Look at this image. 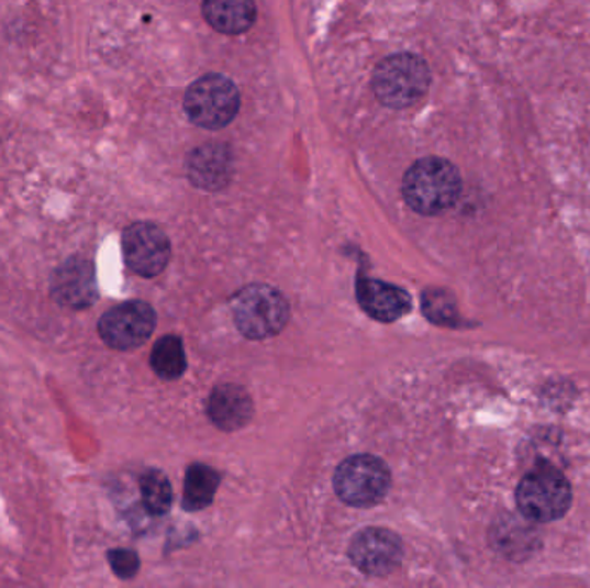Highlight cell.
I'll return each mask as SVG.
<instances>
[{
    "label": "cell",
    "mask_w": 590,
    "mask_h": 588,
    "mask_svg": "<svg viewBox=\"0 0 590 588\" xmlns=\"http://www.w3.org/2000/svg\"><path fill=\"white\" fill-rule=\"evenodd\" d=\"M461 187V175L450 160L423 157L405 171L402 196L413 211L437 217L456 204Z\"/></svg>",
    "instance_id": "cell-1"
},
{
    "label": "cell",
    "mask_w": 590,
    "mask_h": 588,
    "mask_svg": "<svg viewBox=\"0 0 590 588\" xmlns=\"http://www.w3.org/2000/svg\"><path fill=\"white\" fill-rule=\"evenodd\" d=\"M432 84L428 65L416 54L401 53L386 57L375 68V97L390 109H405L416 104L428 92Z\"/></svg>",
    "instance_id": "cell-2"
},
{
    "label": "cell",
    "mask_w": 590,
    "mask_h": 588,
    "mask_svg": "<svg viewBox=\"0 0 590 588\" xmlns=\"http://www.w3.org/2000/svg\"><path fill=\"white\" fill-rule=\"evenodd\" d=\"M183 109L201 129H225L241 109V92L230 78L211 73L190 85Z\"/></svg>",
    "instance_id": "cell-3"
},
{
    "label": "cell",
    "mask_w": 590,
    "mask_h": 588,
    "mask_svg": "<svg viewBox=\"0 0 590 588\" xmlns=\"http://www.w3.org/2000/svg\"><path fill=\"white\" fill-rule=\"evenodd\" d=\"M570 481L555 468L528 473L516 489V504L526 520L549 523L567 514L571 506Z\"/></svg>",
    "instance_id": "cell-4"
},
{
    "label": "cell",
    "mask_w": 590,
    "mask_h": 588,
    "mask_svg": "<svg viewBox=\"0 0 590 588\" xmlns=\"http://www.w3.org/2000/svg\"><path fill=\"white\" fill-rule=\"evenodd\" d=\"M286 297L269 285H249L233 299L238 330L254 341L277 335L289 321Z\"/></svg>",
    "instance_id": "cell-5"
},
{
    "label": "cell",
    "mask_w": 590,
    "mask_h": 588,
    "mask_svg": "<svg viewBox=\"0 0 590 588\" xmlns=\"http://www.w3.org/2000/svg\"><path fill=\"white\" fill-rule=\"evenodd\" d=\"M334 487L346 504L368 508L389 492V468L383 461L368 454L349 457L335 471Z\"/></svg>",
    "instance_id": "cell-6"
},
{
    "label": "cell",
    "mask_w": 590,
    "mask_h": 588,
    "mask_svg": "<svg viewBox=\"0 0 590 588\" xmlns=\"http://www.w3.org/2000/svg\"><path fill=\"white\" fill-rule=\"evenodd\" d=\"M156 312L141 300L109 309L99 321V335L105 345L116 351H132L153 335Z\"/></svg>",
    "instance_id": "cell-7"
},
{
    "label": "cell",
    "mask_w": 590,
    "mask_h": 588,
    "mask_svg": "<svg viewBox=\"0 0 590 588\" xmlns=\"http://www.w3.org/2000/svg\"><path fill=\"white\" fill-rule=\"evenodd\" d=\"M121 242L126 265L141 277H157L168 266L171 245L166 233L156 224L147 221L130 224Z\"/></svg>",
    "instance_id": "cell-8"
},
{
    "label": "cell",
    "mask_w": 590,
    "mask_h": 588,
    "mask_svg": "<svg viewBox=\"0 0 590 588\" xmlns=\"http://www.w3.org/2000/svg\"><path fill=\"white\" fill-rule=\"evenodd\" d=\"M349 554L359 572L371 577H387L401 565L402 544L389 530L366 529L354 536Z\"/></svg>",
    "instance_id": "cell-9"
},
{
    "label": "cell",
    "mask_w": 590,
    "mask_h": 588,
    "mask_svg": "<svg viewBox=\"0 0 590 588\" xmlns=\"http://www.w3.org/2000/svg\"><path fill=\"white\" fill-rule=\"evenodd\" d=\"M51 293L57 304L69 309L90 308L97 300L96 271L90 260L71 257L51 278Z\"/></svg>",
    "instance_id": "cell-10"
},
{
    "label": "cell",
    "mask_w": 590,
    "mask_h": 588,
    "mask_svg": "<svg viewBox=\"0 0 590 588\" xmlns=\"http://www.w3.org/2000/svg\"><path fill=\"white\" fill-rule=\"evenodd\" d=\"M232 154L226 145H202L187 159L190 181L204 190L223 189L232 177Z\"/></svg>",
    "instance_id": "cell-11"
},
{
    "label": "cell",
    "mask_w": 590,
    "mask_h": 588,
    "mask_svg": "<svg viewBox=\"0 0 590 588\" xmlns=\"http://www.w3.org/2000/svg\"><path fill=\"white\" fill-rule=\"evenodd\" d=\"M356 293L365 312L383 323L399 320L411 309L410 296L396 285L383 284L371 278H359Z\"/></svg>",
    "instance_id": "cell-12"
},
{
    "label": "cell",
    "mask_w": 590,
    "mask_h": 588,
    "mask_svg": "<svg viewBox=\"0 0 590 588\" xmlns=\"http://www.w3.org/2000/svg\"><path fill=\"white\" fill-rule=\"evenodd\" d=\"M208 414L218 429L233 432L249 423L253 400L238 385H221L209 397Z\"/></svg>",
    "instance_id": "cell-13"
},
{
    "label": "cell",
    "mask_w": 590,
    "mask_h": 588,
    "mask_svg": "<svg viewBox=\"0 0 590 588\" xmlns=\"http://www.w3.org/2000/svg\"><path fill=\"white\" fill-rule=\"evenodd\" d=\"M202 14L211 29L225 35H241L256 21L254 0H204Z\"/></svg>",
    "instance_id": "cell-14"
},
{
    "label": "cell",
    "mask_w": 590,
    "mask_h": 588,
    "mask_svg": "<svg viewBox=\"0 0 590 588\" xmlns=\"http://www.w3.org/2000/svg\"><path fill=\"white\" fill-rule=\"evenodd\" d=\"M220 485V475L205 465L190 466L183 485V508L199 511L213 502Z\"/></svg>",
    "instance_id": "cell-15"
},
{
    "label": "cell",
    "mask_w": 590,
    "mask_h": 588,
    "mask_svg": "<svg viewBox=\"0 0 590 588\" xmlns=\"http://www.w3.org/2000/svg\"><path fill=\"white\" fill-rule=\"evenodd\" d=\"M151 365H153L157 377L163 378V380L180 378L187 368L186 351H183L180 339L166 335L163 336L162 341H157L153 354H151Z\"/></svg>",
    "instance_id": "cell-16"
},
{
    "label": "cell",
    "mask_w": 590,
    "mask_h": 588,
    "mask_svg": "<svg viewBox=\"0 0 590 588\" xmlns=\"http://www.w3.org/2000/svg\"><path fill=\"white\" fill-rule=\"evenodd\" d=\"M141 492L144 506L154 517H162L174 502V490L169 485L168 478L162 471L145 473L141 480Z\"/></svg>",
    "instance_id": "cell-17"
},
{
    "label": "cell",
    "mask_w": 590,
    "mask_h": 588,
    "mask_svg": "<svg viewBox=\"0 0 590 588\" xmlns=\"http://www.w3.org/2000/svg\"><path fill=\"white\" fill-rule=\"evenodd\" d=\"M423 309L426 317L438 324H453L456 320V308L453 297L444 290H428L423 299Z\"/></svg>",
    "instance_id": "cell-18"
},
{
    "label": "cell",
    "mask_w": 590,
    "mask_h": 588,
    "mask_svg": "<svg viewBox=\"0 0 590 588\" xmlns=\"http://www.w3.org/2000/svg\"><path fill=\"white\" fill-rule=\"evenodd\" d=\"M109 565L116 573L118 577L123 580L135 577L138 568H141V561H138L137 554L129 548H114L109 551L108 554Z\"/></svg>",
    "instance_id": "cell-19"
}]
</instances>
